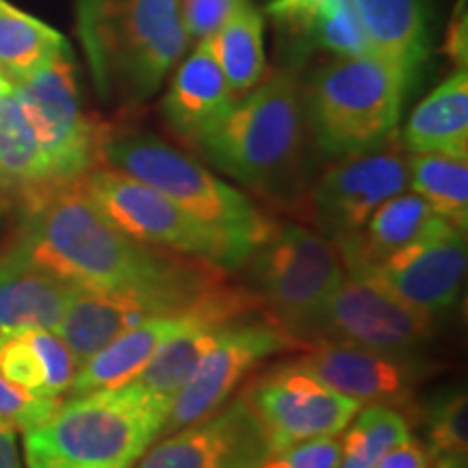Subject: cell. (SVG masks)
I'll use <instances>...</instances> for the list:
<instances>
[{
    "label": "cell",
    "mask_w": 468,
    "mask_h": 468,
    "mask_svg": "<svg viewBox=\"0 0 468 468\" xmlns=\"http://www.w3.org/2000/svg\"><path fill=\"white\" fill-rule=\"evenodd\" d=\"M11 251L80 289L161 297L186 310L218 289L221 269L128 237L101 213L83 176L28 193Z\"/></svg>",
    "instance_id": "cell-1"
},
{
    "label": "cell",
    "mask_w": 468,
    "mask_h": 468,
    "mask_svg": "<svg viewBox=\"0 0 468 468\" xmlns=\"http://www.w3.org/2000/svg\"><path fill=\"white\" fill-rule=\"evenodd\" d=\"M310 139L306 91L282 68L237 98L196 145L237 183L286 207L306 189Z\"/></svg>",
    "instance_id": "cell-2"
},
{
    "label": "cell",
    "mask_w": 468,
    "mask_h": 468,
    "mask_svg": "<svg viewBox=\"0 0 468 468\" xmlns=\"http://www.w3.org/2000/svg\"><path fill=\"white\" fill-rule=\"evenodd\" d=\"M79 35L98 91L142 104L185 55L180 0H79Z\"/></svg>",
    "instance_id": "cell-3"
},
{
    "label": "cell",
    "mask_w": 468,
    "mask_h": 468,
    "mask_svg": "<svg viewBox=\"0 0 468 468\" xmlns=\"http://www.w3.org/2000/svg\"><path fill=\"white\" fill-rule=\"evenodd\" d=\"M167 412L137 382L69 395L25 431L27 468H134Z\"/></svg>",
    "instance_id": "cell-4"
},
{
    "label": "cell",
    "mask_w": 468,
    "mask_h": 468,
    "mask_svg": "<svg viewBox=\"0 0 468 468\" xmlns=\"http://www.w3.org/2000/svg\"><path fill=\"white\" fill-rule=\"evenodd\" d=\"M412 79L373 52L335 55L303 90L313 142L330 156L358 154L388 142Z\"/></svg>",
    "instance_id": "cell-5"
},
{
    "label": "cell",
    "mask_w": 468,
    "mask_h": 468,
    "mask_svg": "<svg viewBox=\"0 0 468 468\" xmlns=\"http://www.w3.org/2000/svg\"><path fill=\"white\" fill-rule=\"evenodd\" d=\"M245 291L300 347L317 343L324 313L345 278L338 250L303 226H276L243 262Z\"/></svg>",
    "instance_id": "cell-6"
},
{
    "label": "cell",
    "mask_w": 468,
    "mask_h": 468,
    "mask_svg": "<svg viewBox=\"0 0 468 468\" xmlns=\"http://www.w3.org/2000/svg\"><path fill=\"white\" fill-rule=\"evenodd\" d=\"M102 161L178 204L251 254L276 228L241 191L150 133H104Z\"/></svg>",
    "instance_id": "cell-7"
},
{
    "label": "cell",
    "mask_w": 468,
    "mask_h": 468,
    "mask_svg": "<svg viewBox=\"0 0 468 468\" xmlns=\"http://www.w3.org/2000/svg\"><path fill=\"white\" fill-rule=\"evenodd\" d=\"M83 186L111 224L145 245L218 269H239L250 259L226 234L193 219L163 193L120 169L93 167L83 176Z\"/></svg>",
    "instance_id": "cell-8"
},
{
    "label": "cell",
    "mask_w": 468,
    "mask_h": 468,
    "mask_svg": "<svg viewBox=\"0 0 468 468\" xmlns=\"http://www.w3.org/2000/svg\"><path fill=\"white\" fill-rule=\"evenodd\" d=\"M11 90L31 122L52 183L80 178L102 161L107 131L85 113L72 52H61L48 66Z\"/></svg>",
    "instance_id": "cell-9"
},
{
    "label": "cell",
    "mask_w": 468,
    "mask_h": 468,
    "mask_svg": "<svg viewBox=\"0 0 468 468\" xmlns=\"http://www.w3.org/2000/svg\"><path fill=\"white\" fill-rule=\"evenodd\" d=\"M410 186V156L395 137L378 148L338 156L310 189V218L332 243L365 226L386 200Z\"/></svg>",
    "instance_id": "cell-10"
},
{
    "label": "cell",
    "mask_w": 468,
    "mask_h": 468,
    "mask_svg": "<svg viewBox=\"0 0 468 468\" xmlns=\"http://www.w3.org/2000/svg\"><path fill=\"white\" fill-rule=\"evenodd\" d=\"M436 314L401 302L376 280L345 271L319 327V341H338L412 356L434 338Z\"/></svg>",
    "instance_id": "cell-11"
},
{
    "label": "cell",
    "mask_w": 468,
    "mask_h": 468,
    "mask_svg": "<svg viewBox=\"0 0 468 468\" xmlns=\"http://www.w3.org/2000/svg\"><path fill=\"white\" fill-rule=\"evenodd\" d=\"M284 349L302 347L269 317L245 314L234 321L226 336L204 356L189 382L176 395L159 438L213 414L262 360Z\"/></svg>",
    "instance_id": "cell-12"
},
{
    "label": "cell",
    "mask_w": 468,
    "mask_h": 468,
    "mask_svg": "<svg viewBox=\"0 0 468 468\" xmlns=\"http://www.w3.org/2000/svg\"><path fill=\"white\" fill-rule=\"evenodd\" d=\"M241 397L261 419L273 452L310 438L338 436L362 406L291 365L248 384Z\"/></svg>",
    "instance_id": "cell-13"
},
{
    "label": "cell",
    "mask_w": 468,
    "mask_h": 468,
    "mask_svg": "<svg viewBox=\"0 0 468 468\" xmlns=\"http://www.w3.org/2000/svg\"><path fill=\"white\" fill-rule=\"evenodd\" d=\"M466 256V230L434 215L412 241L360 276L376 280L410 306L441 314L458 302Z\"/></svg>",
    "instance_id": "cell-14"
},
{
    "label": "cell",
    "mask_w": 468,
    "mask_h": 468,
    "mask_svg": "<svg viewBox=\"0 0 468 468\" xmlns=\"http://www.w3.org/2000/svg\"><path fill=\"white\" fill-rule=\"evenodd\" d=\"M271 453L261 419L239 397L202 420L163 436L134 468H259Z\"/></svg>",
    "instance_id": "cell-15"
},
{
    "label": "cell",
    "mask_w": 468,
    "mask_h": 468,
    "mask_svg": "<svg viewBox=\"0 0 468 468\" xmlns=\"http://www.w3.org/2000/svg\"><path fill=\"white\" fill-rule=\"evenodd\" d=\"M289 365L358 403L386 408H408L414 386L423 376V365L412 356H393L338 341L308 345V354Z\"/></svg>",
    "instance_id": "cell-16"
},
{
    "label": "cell",
    "mask_w": 468,
    "mask_h": 468,
    "mask_svg": "<svg viewBox=\"0 0 468 468\" xmlns=\"http://www.w3.org/2000/svg\"><path fill=\"white\" fill-rule=\"evenodd\" d=\"M176 313L183 310L161 297L137 295V292H102L76 286L55 332L68 345L76 365L80 367L122 332L152 317Z\"/></svg>",
    "instance_id": "cell-17"
},
{
    "label": "cell",
    "mask_w": 468,
    "mask_h": 468,
    "mask_svg": "<svg viewBox=\"0 0 468 468\" xmlns=\"http://www.w3.org/2000/svg\"><path fill=\"white\" fill-rule=\"evenodd\" d=\"M265 14L295 57L314 50L332 55L371 52L351 0H269Z\"/></svg>",
    "instance_id": "cell-18"
},
{
    "label": "cell",
    "mask_w": 468,
    "mask_h": 468,
    "mask_svg": "<svg viewBox=\"0 0 468 468\" xmlns=\"http://www.w3.org/2000/svg\"><path fill=\"white\" fill-rule=\"evenodd\" d=\"M234 101L237 98L228 87L218 58L213 57L207 39H202L176 69L163 101V115L180 139L196 144L197 137L215 124Z\"/></svg>",
    "instance_id": "cell-19"
},
{
    "label": "cell",
    "mask_w": 468,
    "mask_h": 468,
    "mask_svg": "<svg viewBox=\"0 0 468 468\" xmlns=\"http://www.w3.org/2000/svg\"><path fill=\"white\" fill-rule=\"evenodd\" d=\"M74 291L9 250L0 256V336L33 327L55 332Z\"/></svg>",
    "instance_id": "cell-20"
},
{
    "label": "cell",
    "mask_w": 468,
    "mask_h": 468,
    "mask_svg": "<svg viewBox=\"0 0 468 468\" xmlns=\"http://www.w3.org/2000/svg\"><path fill=\"white\" fill-rule=\"evenodd\" d=\"M186 313L189 308L176 314H161V317H152L122 332L120 336H115L98 354H93L90 360L76 368L68 393L85 395L93 390L120 388V386L137 379L152 356L156 354V349L161 347V343L185 324Z\"/></svg>",
    "instance_id": "cell-21"
},
{
    "label": "cell",
    "mask_w": 468,
    "mask_h": 468,
    "mask_svg": "<svg viewBox=\"0 0 468 468\" xmlns=\"http://www.w3.org/2000/svg\"><path fill=\"white\" fill-rule=\"evenodd\" d=\"M401 148L410 154L468 159V74L458 69L420 101L403 128Z\"/></svg>",
    "instance_id": "cell-22"
},
{
    "label": "cell",
    "mask_w": 468,
    "mask_h": 468,
    "mask_svg": "<svg viewBox=\"0 0 468 468\" xmlns=\"http://www.w3.org/2000/svg\"><path fill=\"white\" fill-rule=\"evenodd\" d=\"M434 210L419 193H399L386 200L360 230L335 243L345 271L362 273L412 241L434 218Z\"/></svg>",
    "instance_id": "cell-23"
},
{
    "label": "cell",
    "mask_w": 468,
    "mask_h": 468,
    "mask_svg": "<svg viewBox=\"0 0 468 468\" xmlns=\"http://www.w3.org/2000/svg\"><path fill=\"white\" fill-rule=\"evenodd\" d=\"M368 50L417 76L427 58L423 0H351Z\"/></svg>",
    "instance_id": "cell-24"
},
{
    "label": "cell",
    "mask_w": 468,
    "mask_h": 468,
    "mask_svg": "<svg viewBox=\"0 0 468 468\" xmlns=\"http://www.w3.org/2000/svg\"><path fill=\"white\" fill-rule=\"evenodd\" d=\"M262 35L265 17L248 0L228 17L213 37L207 39L234 98H241L265 79L267 61Z\"/></svg>",
    "instance_id": "cell-25"
},
{
    "label": "cell",
    "mask_w": 468,
    "mask_h": 468,
    "mask_svg": "<svg viewBox=\"0 0 468 468\" xmlns=\"http://www.w3.org/2000/svg\"><path fill=\"white\" fill-rule=\"evenodd\" d=\"M55 185L48 163L31 122L17 102L14 90L0 93V189L5 193H28Z\"/></svg>",
    "instance_id": "cell-26"
},
{
    "label": "cell",
    "mask_w": 468,
    "mask_h": 468,
    "mask_svg": "<svg viewBox=\"0 0 468 468\" xmlns=\"http://www.w3.org/2000/svg\"><path fill=\"white\" fill-rule=\"evenodd\" d=\"M66 50L69 46L55 28L0 0V79L9 87L20 85Z\"/></svg>",
    "instance_id": "cell-27"
},
{
    "label": "cell",
    "mask_w": 468,
    "mask_h": 468,
    "mask_svg": "<svg viewBox=\"0 0 468 468\" xmlns=\"http://www.w3.org/2000/svg\"><path fill=\"white\" fill-rule=\"evenodd\" d=\"M410 186L438 218L468 228V161L444 154L410 156Z\"/></svg>",
    "instance_id": "cell-28"
},
{
    "label": "cell",
    "mask_w": 468,
    "mask_h": 468,
    "mask_svg": "<svg viewBox=\"0 0 468 468\" xmlns=\"http://www.w3.org/2000/svg\"><path fill=\"white\" fill-rule=\"evenodd\" d=\"M410 438L408 419L386 406H371L356 419L341 442L336 468H376L390 449Z\"/></svg>",
    "instance_id": "cell-29"
},
{
    "label": "cell",
    "mask_w": 468,
    "mask_h": 468,
    "mask_svg": "<svg viewBox=\"0 0 468 468\" xmlns=\"http://www.w3.org/2000/svg\"><path fill=\"white\" fill-rule=\"evenodd\" d=\"M431 460L464 462L468 452V401L464 390L441 393L423 410Z\"/></svg>",
    "instance_id": "cell-30"
},
{
    "label": "cell",
    "mask_w": 468,
    "mask_h": 468,
    "mask_svg": "<svg viewBox=\"0 0 468 468\" xmlns=\"http://www.w3.org/2000/svg\"><path fill=\"white\" fill-rule=\"evenodd\" d=\"M25 332L27 341L37 354L39 362L44 368V397H55L58 399L69 390V384L76 376V365L72 351L68 345L61 341V336L52 330H42V327H33Z\"/></svg>",
    "instance_id": "cell-31"
},
{
    "label": "cell",
    "mask_w": 468,
    "mask_h": 468,
    "mask_svg": "<svg viewBox=\"0 0 468 468\" xmlns=\"http://www.w3.org/2000/svg\"><path fill=\"white\" fill-rule=\"evenodd\" d=\"M55 397L33 395L0 373V425L14 431H27L39 425L58 408Z\"/></svg>",
    "instance_id": "cell-32"
},
{
    "label": "cell",
    "mask_w": 468,
    "mask_h": 468,
    "mask_svg": "<svg viewBox=\"0 0 468 468\" xmlns=\"http://www.w3.org/2000/svg\"><path fill=\"white\" fill-rule=\"evenodd\" d=\"M0 373L20 388L44 397V368L25 332L0 336Z\"/></svg>",
    "instance_id": "cell-33"
},
{
    "label": "cell",
    "mask_w": 468,
    "mask_h": 468,
    "mask_svg": "<svg viewBox=\"0 0 468 468\" xmlns=\"http://www.w3.org/2000/svg\"><path fill=\"white\" fill-rule=\"evenodd\" d=\"M338 462L341 441L335 436H324L278 449L259 468H336Z\"/></svg>",
    "instance_id": "cell-34"
},
{
    "label": "cell",
    "mask_w": 468,
    "mask_h": 468,
    "mask_svg": "<svg viewBox=\"0 0 468 468\" xmlns=\"http://www.w3.org/2000/svg\"><path fill=\"white\" fill-rule=\"evenodd\" d=\"M248 0H180V17L193 42L213 37L221 25Z\"/></svg>",
    "instance_id": "cell-35"
},
{
    "label": "cell",
    "mask_w": 468,
    "mask_h": 468,
    "mask_svg": "<svg viewBox=\"0 0 468 468\" xmlns=\"http://www.w3.org/2000/svg\"><path fill=\"white\" fill-rule=\"evenodd\" d=\"M430 453L427 449L414 438H408L395 449H390L376 468H430Z\"/></svg>",
    "instance_id": "cell-36"
},
{
    "label": "cell",
    "mask_w": 468,
    "mask_h": 468,
    "mask_svg": "<svg viewBox=\"0 0 468 468\" xmlns=\"http://www.w3.org/2000/svg\"><path fill=\"white\" fill-rule=\"evenodd\" d=\"M466 7V5H464ZM462 7V16L458 14L453 17V25L449 28V39H447V46H444V50H447V55L453 58L455 66L458 69H466V11Z\"/></svg>",
    "instance_id": "cell-37"
},
{
    "label": "cell",
    "mask_w": 468,
    "mask_h": 468,
    "mask_svg": "<svg viewBox=\"0 0 468 468\" xmlns=\"http://www.w3.org/2000/svg\"><path fill=\"white\" fill-rule=\"evenodd\" d=\"M0 468H22L17 458L16 431L0 425Z\"/></svg>",
    "instance_id": "cell-38"
},
{
    "label": "cell",
    "mask_w": 468,
    "mask_h": 468,
    "mask_svg": "<svg viewBox=\"0 0 468 468\" xmlns=\"http://www.w3.org/2000/svg\"><path fill=\"white\" fill-rule=\"evenodd\" d=\"M436 468H460V462L455 460H438Z\"/></svg>",
    "instance_id": "cell-39"
},
{
    "label": "cell",
    "mask_w": 468,
    "mask_h": 468,
    "mask_svg": "<svg viewBox=\"0 0 468 468\" xmlns=\"http://www.w3.org/2000/svg\"><path fill=\"white\" fill-rule=\"evenodd\" d=\"M5 208H7V193L0 189V215L5 213Z\"/></svg>",
    "instance_id": "cell-40"
},
{
    "label": "cell",
    "mask_w": 468,
    "mask_h": 468,
    "mask_svg": "<svg viewBox=\"0 0 468 468\" xmlns=\"http://www.w3.org/2000/svg\"><path fill=\"white\" fill-rule=\"evenodd\" d=\"M7 90H11V87H9L7 83H5L3 79H0V93H3V91H7Z\"/></svg>",
    "instance_id": "cell-41"
}]
</instances>
